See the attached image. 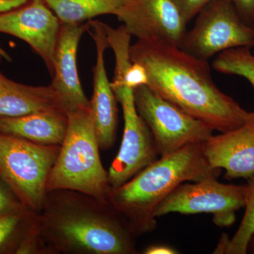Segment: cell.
<instances>
[{"label":"cell","mask_w":254,"mask_h":254,"mask_svg":"<svg viewBox=\"0 0 254 254\" xmlns=\"http://www.w3.org/2000/svg\"><path fill=\"white\" fill-rule=\"evenodd\" d=\"M130 57L145 68L152 91L213 131H231L250 116L215 84L208 61L180 47L158 39L138 40L131 46Z\"/></svg>","instance_id":"cell-1"},{"label":"cell","mask_w":254,"mask_h":254,"mask_svg":"<svg viewBox=\"0 0 254 254\" xmlns=\"http://www.w3.org/2000/svg\"><path fill=\"white\" fill-rule=\"evenodd\" d=\"M48 254H136L138 236L108 199L68 190L47 192L38 213Z\"/></svg>","instance_id":"cell-2"},{"label":"cell","mask_w":254,"mask_h":254,"mask_svg":"<svg viewBox=\"0 0 254 254\" xmlns=\"http://www.w3.org/2000/svg\"><path fill=\"white\" fill-rule=\"evenodd\" d=\"M220 173L209 165L202 143H193L160 157L122 186L110 189L108 200L139 236L155 230V208L179 185L218 178Z\"/></svg>","instance_id":"cell-3"},{"label":"cell","mask_w":254,"mask_h":254,"mask_svg":"<svg viewBox=\"0 0 254 254\" xmlns=\"http://www.w3.org/2000/svg\"><path fill=\"white\" fill-rule=\"evenodd\" d=\"M67 114V129L48 177L47 191L73 190L108 199L111 188L100 160L91 110Z\"/></svg>","instance_id":"cell-4"},{"label":"cell","mask_w":254,"mask_h":254,"mask_svg":"<svg viewBox=\"0 0 254 254\" xmlns=\"http://www.w3.org/2000/svg\"><path fill=\"white\" fill-rule=\"evenodd\" d=\"M60 145H43L0 133V178L20 203L39 213Z\"/></svg>","instance_id":"cell-5"},{"label":"cell","mask_w":254,"mask_h":254,"mask_svg":"<svg viewBox=\"0 0 254 254\" xmlns=\"http://www.w3.org/2000/svg\"><path fill=\"white\" fill-rule=\"evenodd\" d=\"M240 47H254V28L242 19L231 0H211L205 5L180 46L189 54L205 61Z\"/></svg>","instance_id":"cell-6"},{"label":"cell","mask_w":254,"mask_h":254,"mask_svg":"<svg viewBox=\"0 0 254 254\" xmlns=\"http://www.w3.org/2000/svg\"><path fill=\"white\" fill-rule=\"evenodd\" d=\"M137 112L153 135L160 157L186 145L203 143L213 130L144 85L133 90Z\"/></svg>","instance_id":"cell-7"},{"label":"cell","mask_w":254,"mask_h":254,"mask_svg":"<svg viewBox=\"0 0 254 254\" xmlns=\"http://www.w3.org/2000/svg\"><path fill=\"white\" fill-rule=\"evenodd\" d=\"M247 187L225 185L215 177L192 184L182 183L156 207L154 216L167 214L210 213L217 226L229 227L236 220V212L245 208Z\"/></svg>","instance_id":"cell-8"},{"label":"cell","mask_w":254,"mask_h":254,"mask_svg":"<svg viewBox=\"0 0 254 254\" xmlns=\"http://www.w3.org/2000/svg\"><path fill=\"white\" fill-rule=\"evenodd\" d=\"M111 86L123 108L125 121L120 151L108 171L110 188L114 189L154 163L159 155L150 128L137 112L133 89L120 85Z\"/></svg>","instance_id":"cell-9"},{"label":"cell","mask_w":254,"mask_h":254,"mask_svg":"<svg viewBox=\"0 0 254 254\" xmlns=\"http://www.w3.org/2000/svg\"><path fill=\"white\" fill-rule=\"evenodd\" d=\"M62 23L43 0H28L14 9L0 13V33L19 38L41 57L51 75Z\"/></svg>","instance_id":"cell-10"},{"label":"cell","mask_w":254,"mask_h":254,"mask_svg":"<svg viewBox=\"0 0 254 254\" xmlns=\"http://www.w3.org/2000/svg\"><path fill=\"white\" fill-rule=\"evenodd\" d=\"M116 16L138 40L158 39L178 47L188 23L173 0H127Z\"/></svg>","instance_id":"cell-11"},{"label":"cell","mask_w":254,"mask_h":254,"mask_svg":"<svg viewBox=\"0 0 254 254\" xmlns=\"http://www.w3.org/2000/svg\"><path fill=\"white\" fill-rule=\"evenodd\" d=\"M96 48L93 72V93L90 100L95 132L100 149L110 150L115 144L118 125V100L105 68V52L109 47L105 23L98 20L88 21V29Z\"/></svg>","instance_id":"cell-12"},{"label":"cell","mask_w":254,"mask_h":254,"mask_svg":"<svg viewBox=\"0 0 254 254\" xmlns=\"http://www.w3.org/2000/svg\"><path fill=\"white\" fill-rule=\"evenodd\" d=\"M87 29L88 23H62L55 47L54 70L50 86L67 113L90 108V100L82 88L76 64L78 44Z\"/></svg>","instance_id":"cell-13"},{"label":"cell","mask_w":254,"mask_h":254,"mask_svg":"<svg viewBox=\"0 0 254 254\" xmlns=\"http://www.w3.org/2000/svg\"><path fill=\"white\" fill-rule=\"evenodd\" d=\"M205 159L212 168L224 169L227 180L254 175V112L242 126L212 136L202 143Z\"/></svg>","instance_id":"cell-14"},{"label":"cell","mask_w":254,"mask_h":254,"mask_svg":"<svg viewBox=\"0 0 254 254\" xmlns=\"http://www.w3.org/2000/svg\"><path fill=\"white\" fill-rule=\"evenodd\" d=\"M68 127V114L55 109L9 118L0 116V133L43 145H61Z\"/></svg>","instance_id":"cell-15"},{"label":"cell","mask_w":254,"mask_h":254,"mask_svg":"<svg viewBox=\"0 0 254 254\" xmlns=\"http://www.w3.org/2000/svg\"><path fill=\"white\" fill-rule=\"evenodd\" d=\"M55 109L64 108L50 85L27 86L0 72V116L16 118Z\"/></svg>","instance_id":"cell-16"},{"label":"cell","mask_w":254,"mask_h":254,"mask_svg":"<svg viewBox=\"0 0 254 254\" xmlns=\"http://www.w3.org/2000/svg\"><path fill=\"white\" fill-rule=\"evenodd\" d=\"M62 23L81 24L105 14L117 16L127 0H43Z\"/></svg>","instance_id":"cell-17"},{"label":"cell","mask_w":254,"mask_h":254,"mask_svg":"<svg viewBox=\"0 0 254 254\" xmlns=\"http://www.w3.org/2000/svg\"><path fill=\"white\" fill-rule=\"evenodd\" d=\"M38 227V213L26 207L0 215V254H16Z\"/></svg>","instance_id":"cell-18"},{"label":"cell","mask_w":254,"mask_h":254,"mask_svg":"<svg viewBox=\"0 0 254 254\" xmlns=\"http://www.w3.org/2000/svg\"><path fill=\"white\" fill-rule=\"evenodd\" d=\"M213 67L218 72L245 78L254 88V55L250 47H240L219 53Z\"/></svg>","instance_id":"cell-19"},{"label":"cell","mask_w":254,"mask_h":254,"mask_svg":"<svg viewBox=\"0 0 254 254\" xmlns=\"http://www.w3.org/2000/svg\"><path fill=\"white\" fill-rule=\"evenodd\" d=\"M247 195L243 218L232 240H229L225 254H246L254 232V175L247 179Z\"/></svg>","instance_id":"cell-20"},{"label":"cell","mask_w":254,"mask_h":254,"mask_svg":"<svg viewBox=\"0 0 254 254\" xmlns=\"http://www.w3.org/2000/svg\"><path fill=\"white\" fill-rule=\"evenodd\" d=\"M23 206L9 187L0 178V215L14 211Z\"/></svg>","instance_id":"cell-21"},{"label":"cell","mask_w":254,"mask_h":254,"mask_svg":"<svg viewBox=\"0 0 254 254\" xmlns=\"http://www.w3.org/2000/svg\"><path fill=\"white\" fill-rule=\"evenodd\" d=\"M187 22L194 16L211 0H173Z\"/></svg>","instance_id":"cell-22"},{"label":"cell","mask_w":254,"mask_h":254,"mask_svg":"<svg viewBox=\"0 0 254 254\" xmlns=\"http://www.w3.org/2000/svg\"><path fill=\"white\" fill-rule=\"evenodd\" d=\"M239 14L246 23L254 22V0H231Z\"/></svg>","instance_id":"cell-23"},{"label":"cell","mask_w":254,"mask_h":254,"mask_svg":"<svg viewBox=\"0 0 254 254\" xmlns=\"http://www.w3.org/2000/svg\"><path fill=\"white\" fill-rule=\"evenodd\" d=\"M145 254H175L177 251L170 246L158 245H152L145 250Z\"/></svg>","instance_id":"cell-24"},{"label":"cell","mask_w":254,"mask_h":254,"mask_svg":"<svg viewBox=\"0 0 254 254\" xmlns=\"http://www.w3.org/2000/svg\"><path fill=\"white\" fill-rule=\"evenodd\" d=\"M28 0H0V13L14 9L27 2Z\"/></svg>","instance_id":"cell-25"},{"label":"cell","mask_w":254,"mask_h":254,"mask_svg":"<svg viewBox=\"0 0 254 254\" xmlns=\"http://www.w3.org/2000/svg\"><path fill=\"white\" fill-rule=\"evenodd\" d=\"M2 60H7V61H10V60H11V58H10L9 55L6 53V52L0 47V62Z\"/></svg>","instance_id":"cell-26"},{"label":"cell","mask_w":254,"mask_h":254,"mask_svg":"<svg viewBox=\"0 0 254 254\" xmlns=\"http://www.w3.org/2000/svg\"><path fill=\"white\" fill-rule=\"evenodd\" d=\"M248 252H250L251 254H254V232L251 237L250 242L248 245Z\"/></svg>","instance_id":"cell-27"}]
</instances>
